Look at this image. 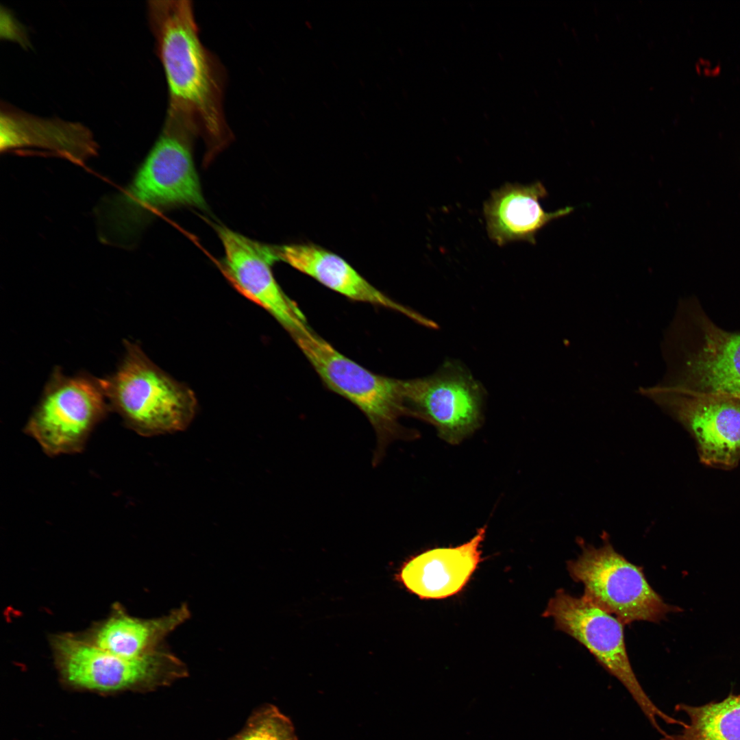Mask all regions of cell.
Masks as SVG:
<instances>
[{
    "label": "cell",
    "mask_w": 740,
    "mask_h": 740,
    "mask_svg": "<svg viewBox=\"0 0 740 740\" xmlns=\"http://www.w3.org/2000/svg\"><path fill=\"white\" fill-rule=\"evenodd\" d=\"M148 14L168 87L167 113L190 125L208 157L214 156L232 138L223 108V66L201 41L190 1H149Z\"/></svg>",
    "instance_id": "1"
},
{
    "label": "cell",
    "mask_w": 740,
    "mask_h": 740,
    "mask_svg": "<svg viewBox=\"0 0 740 740\" xmlns=\"http://www.w3.org/2000/svg\"><path fill=\"white\" fill-rule=\"evenodd\" d=\"M197 136L183 119L166 113L158 138L132 181L97 208L101 241L126 247L159 210L206 208L193 160Z\"/></svg>",
    "instance_id": "2"
},
{
    "label": "cell",
    "mask_w": 740,
    "mask_h": 740,
    "mask_svg": "<svg viewBox=\"0 0 740 740\" xmlns=\"http://www.w3.org/2000/svg\"><path fill=\"white\" fill-rule=\"evenodd\" d=\"M661 347L667 371L658 383L740 399V333L719 328L696 301L679 303Z\"/></svg>",
    "instance_id": "3"
},
{
    "label": "cell",
    "mask_w": 740,
    "mask_h": 740,
    "mask_svg": "<svg viewBox=\"0 0 740 740\" xmlns=\"http://www.w3.org/2000/svg\"><path fill=\"white\" fill-rule=\"evenodd\" d=\"M124 347L115 372L98 378L110 409L143 436L186 430L197 408L193 391L157 366L138 344L125 340Z\"/></svg>",
    "instance_id": "4"
},
{
    "label": "cell",
    "mask_w": 740,
    "mask_h": 740,
    "mask_svg": "<svg viewBox=\"0 0 740 740\" xmlns=\"http://www.w3.org/2000/svg\"><path fill=\"white\" fill-rule=\"evenodd\" d=\"M544 617H552L556 628L584 645L598 663L626 688L651 726L661 735L666 732L658 719L667 724L680 725L661 711L639 682L629 660L624 634V624L585 596H574L563 589L551 598Z\"/></svg>",
    "instance_id": "5"
},
{
    "label": "cell",
    "mask_w": 740,
    "mask_h": 740,
    "mask_svg": "<svg viewBox=\"0 0 740 740\" xmlns=\"http://www.w3.org/2000/svg\"><path fill=\"white\" fill-rule=\"evenodd\" d=\"M110 409L98 378L54 369L24 432L50 456L82 452Z\"/></svg>",
    "instance_id": "6"
},
{
    "label": "cell",
    "mask_w": 740,
    "mask_h": 740,
    "mask_svg": "<svg viewBox=\"0 0 740 740\" xmlns=\"http://www.w3.org/2000/svg\"><path fill=\"white\" fill-rule=\"evenodd\" d=\"M567 569L571 578L583 584L584 596L624 625L635 621L658 623L681 608L667 604L650 585L642 569L618 553L609 541L596 547H582Z\"/></svg>",
    "instance_id": "7"
},
{
    "label": "cell",
    "mask_w": 740,
    "mask_h": 740,
    "mask_svg": "<svg viewBox=\"0 0 740 740\" xmlns=\"http://www.w3.org/2000/svg\"><path fill=\"white\" fill-rule=\"evenodd\" d=\"M293 338L325 386L357 406L369 419L384 447L400 433L404 415L402 380L371 372L339 352L309 328Z\"/></svg>",
    "instance_id": "8"
},
{
    "label": "cell",
    "mask_w": 740,
    "mask_h": 740,
    "mask_svg": "<svg viewBox=\"0 0 740 740\" xmlns=\"http://www.w3.org/2000/svg\"><path fill=\"white\" fill-rule=\"evenodd\" d=\"M63 680L73 687L110 692L151 685L182 676V661L163 647L138 658L105 651L81 636L64 634L51 640Z\"/></svg>",
    "instance_id": "9"
},
{
    "label": "cell",
    "mask_w": 740,
    "mask_h": 740,
    "mask_svg": "<svg viewBox=\"0 0 740 740\" xmlns=\"http://www.w3.org/2000/svg\"><path fill=\"white\" fill-rule=\"evenodd\" d=\"M404 415L432 425L439 436L460 443L482 424L484 390L459 362L446 361L433 374L402 380Z\"/></svg>",
    "instance_id": "10"
},
{
    "label": "cell",
    "mask_w": 740,
    "mask_h": 740,
    "mask_svg": "<svg viewBox=\"0 0 740 740\" xmlns=\"http://www.w3.org/2000/svg\"><path fill=\"white\" fill-rule=\"evenodd\" d=\"M638 392L680 422L695 439L700 459L730 469L740 460V399L683 391L659 383Z\"/></svg>",
    "instance_id": "11"
},
{
    "label": "cell",
    "mask_w": 740,
    "mask_h": 740,
    "mask_svg": "<svg viewBox=\"0 0 740 740\" xmlns=\"http://www.w3.org/2000/svg\"><path fill=\"white\" fill-rule=\"evenodd\" d=\"M225 250L222 269L244 296L270 313L290 334L309 328L304 315L275 280L271 265L280 260L276 247L252 241L217 226Z\"/></svg>",
    "instance_id": "12"
},
{
    "label": "cell",
    "mask_w": 740,
    "mask_h": 740,
    "mask_svg": "<svg viewBox=\"0 0 740 740\" xmlns=\"http://www.w3.org/2000/svg\"><path fill=\"white\" fill-rule=\"evenodd\" d=\"M486 527L469 541L453 547L428 550L406 561L397 580L421 599H443L466 585L481 561L480 546Z\"/></svg>",
    "instance_id": "13"
},
{
    "label": "cell",
    "mask_w": 740,
    "mask_h": 740,
    "mask_svg": "<svg viewBox=\"0 0 740 740\" xmlns=\"http://www.w3.org/2000/svg\"><path fill=\"white\" fill-rule=\"evenodd\" d=\"M547 196V190L539 181L527 185L506 182L491 191L483 204L489 238L500 247L515 241L535 245L541 229L574 210L567 206L545 212L539 201Z\"/></svg>",
    "instance_id": "14"
},
{
    "label": "cell",
    "mask_w": 740,
    "mask_h": 740,
    "mask_svg": "<svg viewBox=\"0 0 740 740\" xmlns=\"http://www.w3.org/2000/svg\"><path fill=\"white\" fill-rule=\"evenodd\" d=\"M280 260L342 295L358 301L400 312L430 328L437 325L416 311L393 300L377 289L338 255L313 244L277 247Z\"/></svg>",
    "instance_id": "15"
},
{
    "label": "cell",
    "mask_w": 740,
    "mask_h": 740,
    "mask_svg": "<svg viewBox=\"0 0 740 740\" xmlns=\"http://www.w3.org/2000/svg\"><path fill=\"white\" fill-rule=\"evenodd\" d=\"M1 152L39 150L83 165L96 155L92 133L77 123L46 119L5 109L1 114Z\"/></svg>",
    "instance_id": "16"
},
{
    "label": "cell",
    "mask_w": 740,
    "mask_h": 740,
    "mask_svg": "<svg viewBox=\"0 0 740 740\" xmlns=\"http://www.w3.org/2000/svg\"><path fill=\"white\" fill-rule=\"evenodd\" d=\"M190 615L186 604L154 619H140L114 606L110 615L95 625L83 639L112 654L138 658L162 648L164 639Z\"/></svg>",
    "instance_id": "17"
},
{
    "label": "cell",
    "mask_w": 740,
    "mask_h": 740,
    "mask_svg": "<svg viewBox=\"0 0 740 740\" xmlns=\"http://www.w3.org/2000/svg\"><path fill=\"white\" fill-rule=\"evenodd\" d=\"M676 710L684 713L689 722L679 733L666 732L660 740H740V695L730 693L701 706L680 703Z\"/></svg>",
    "instance_id": "18"
},
{
    "label": "cell",
    "mask_w": 740,
    "mask_h": 740,
    "mask_svg": "<svg viewBox=\"0 0 740 740\" xmlns=\"http://www.w3.org/2000/svg\"><path fill=\"white\" fill-rule=\"evenodd\" d=\"M236 740H295L291 723L275 709L254 719Z\"/></svg>",
    "instance_id": "19"
}]
</instances>
